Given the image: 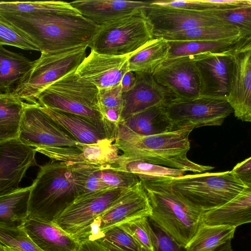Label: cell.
<instances>
[{"mask_svg": "<svg viewBox=\"0 0 251 251\" xmlns=\"http://www.w3.org/2000/svg\"><path fill=\"white\" fill-rule=\"evenodd\" d=\"M114 141V139L106 138L93 144L50 147L43 150L40 153L51 161L68 164L90 165L102 168L115 167L120 155Z\"/></svg>", "mask_w": 251, "mask_h": 251, "instance_id": "obj_17", "label": "cell"}, {"mask_svg": "<svg viewBox=\"0 0 251 251\" xmlns=\"http://www.w3.org/2000/svg\"><path fill=\"white\" fill-rule=\"evenodd\" d=\"M41 108L79 143L96 144L107 138L95 126L81 116L42 106Z\"/></svg>", "mask_w": 251, "mask_h": 251, "instance_id": "obj_25", "label": "cell"}, {"mask_svg": "<svg viewBox=\"0 0 251 251\" xmlns=\"http://www.w3.org/2000/svg\"><path fill=\"white\" fill-rule=\"evenodd\" d=\"M25 104L11 93L0 94V129L18 137Z\"/></svg>", "mask_w": 251, "mask_h": 251, "instance_id": "obj_34", "label": "cell"}, {"mask_svg": "<svg viewBox=\"0 0 251 251\" xmlns=\"http://www.w3.org/2000/svg\"><path fill=\"white\" fill-rule=\"evenodd\" d=\"M118 169L135 175L140 180L176 178L186 171L152 164L141 160H127L120 155L116 165Z\"/></svg>", "mask_w": 251, "mask_h": 251, "instance_id": "obj_33", "label": "cell"}, {"mask_svg": "<svg viewBox=\"0 0 251 251\" xmlns=\"http://www.w3.org/2000/svg\"><path fill=\"white\" fill-rule=\"evenodd\" d=\"M149 3L121 0H80L70 2L81 15L98 26L131 15Z\"/></svg>", "mask_w": 251, "mask_h": 251, "instance_id": "obj_21", "label": "cell"}, {"mask_svg": "<svg viewBox=\"0 0 251 251\" xmlns=\"http://www.w3.org/2000/svg\"><path fill=\"white\" fill-rule=\"evenodd\" d=\"M18 138L23 144L39 153L48 148L76 147L81 144L44 112L39 104L26 102Z\"/></svg>", "mask_w": 251, "mask_h": 251, "instance_id": "obj_12", "label": "cell"}, {"mask_svg": "<svg viewBox=\"0 0 251 251\" xmlns=\"http://www.w3.org/2000/svg\"><path fill=\"white\" fill-rule=\"evenodd\" d=\"M97 241L110 244L126 251H138V243L120 226L109 229L104 233L102 238Z\"/></svg>", "mask_w": 251, "mask_h": 251, "instance_id": "obj_43", "label": "cell"}, {"mask_svg": "<svg viewBox=\"0 0 251 251\" xmlns=\"http://www.w3.org/2000/svg\"><path fill=\"white\" fill-rule=\"evenodd\" d=\"M0 17L25 34L44 54L88 47L99 27L81 15L0 11Z\"/></svg>", "mask_w": 251, "mask_h": 251, "instance_id": "obj_1", "label": "cell"}, {"mask_svg": "<svg viewBox=\"0 0 251 251\" xmlns=\"http://www.w3.org/2000/svg\"><path fill=\"white\" fill-rule=\"evenodd\" d=\"M249 37L219 41H168L170 46L168 59L208 52H232Z\"/></svg>", "mask_w": 251, "mask_h": 251, "instance_id": "obj_27", "label": "cell"}, {"mask_svg": "<svg viewBox=\"0 0 251 251\" xmlns=\"http://www.w3.org/2000/svg\"><path fill=\"white\" fill-rule=\"evenodd\" d=\"M5 251H18L9 247H4Z\"/></svg>", "mask_w": 251, "mask_h": 251, "instance_id": "obj_51", "label": "cell"}, {"mask_svg": "<svg viewBox=\"0 0 251 251\" xmlns=\"http://www.w3.org/2000/svg\"><path fill=\"white\" fill-rule=\"evenodd\" d=\"M16 138H18V137L0 129V143Z\"/></svg>", "mask_w": 251, "mask_h": 251, "instance_id": "obj_47", "label": "cell"}, {"mask_svg": "<svg viewBox=\"0 0 251 251\" xmlns=\"http://www.w3.org/2000/svg\"><path fill=\"white\" fill-rule=\"evenodd\" d=\"M88 46L80 47L53 53H41L33 61L11 93L23 101L39 104L37 98L51 84L76 70L86 57Z\"/></svg>", "mask_w": 251, "mask_h": 251, "instance_id": "obj_7", "label": "cell"}, {"mask_svg": "<svg viewBox=\"0 0 251 251\" xmlns=\"http://www.w3.org/2000/svg\"><path fill=\"white\" fill-rule=\"evenodd\" d=\"M93 174L109 187L128 189L136 184L140 179L134 174L120 170L116 167L94 169Z\"/></svg>", "mask_w": 251, "mask_h": 251, "instance_id": "obj_37", "label": "cell"}, {"mask_svg": "<svg viewBox=\"0 0 251 251\" xmlns=\"http://www.w3.org/2000/svg\"><path fill=\"white\" fill-rule=\"evenodd\" d=\"M201 221L210 225L237 226L251 222V188L247 187L232 200L210 210L203 211Z\"/></svg>", "mask_w": 251, "mask_h": 251, "instance_id": "obj_23", "label": "cell"}, {"mask_svg": "<svg viewBox=\"0 0 251 251\" xmlns=\"http://www.w3.org/2000/svg\"><path fill=\"white\" fill-rule=\"evenodd\" d=\"M226 100L238 119L251 122V37L232 53Z\"/></svg>", "mask_w": 251, "mask_h": 251, "instance_id": "obj_14", "label": "cell"}, {"mask_svg": "<svg viewBox=\"0 0 251 251\" xmlns=\"http://www.w3.org/2000/svg\"><path fill=\"white\" fill-rule=\"evenodd\" d=\"M247 187L231 171L196 173L171 178L173 191L202 211L225 204Z\"/></svg>", "mask_w": 251, "mask_h": 251, "instance_id": "obj_6", "label": "cell"}, {"mask_svg": "<svg viewBox=\"0 0 251 251\" xmlns=\"http://www.w3.org/2000/svg\"><path fill=\"white\" fill-rule=\"evenodd\" d=\"M166 105H156L135 114L120 122L133 132L150 136L172 131V125Z\"/></svg>", "mask_w": 251, "mask_h": 251, "instance_id": "obj_24", "label": "cell"}, {"mask_svg": "<svg viewBox=\"0 0 251 251\" xmlns=\"http://www.w3.org/2000/svg\"><path fill=\"white\" fill-rule=\"evenodd\" d=\"M99 89L72 72L58 79L38 97L43 107L75 114L86 119L109 139L115 130L104 119L98 101Z\"/></svg>", "mask_w": 251, "mask_h": 251, "instance_id": "obj_5", "label": "cell"}, {"mask_svg": "<svg viewBox=\"0 0 251 251\" xmlns=\"http://www.w3.org/2000/svg\"><path fill=\"white\" fill-rule=\"evenodd\" d=\"M24 227L42 251H77L79 243L52 222L27 218Z\"/></svg>", "mask_w": 251, "mask_h": 251, "instance_id": "obj_22", "label": "cell"}, {"mask_svg": "<svg viewBox=\"0 0 251 251\" xmlns=\"http://www.w3.org/2000/svg\"><path fill=\"white\" fill-rule=\"evenodd\" d=\"M127 189L110 188L80 194L52 222L79 243L94 219L114 204Z\"/></svg>", "mask_w": 251, "mask_h": 251, "instance_id": "obj_9", "label": "cell"}, {"mask_svg": "<svg viewBox=\"0 0 251 251\" xmlns=\"http://www.w3.org/2000/svg\"><path fill=\"white\" fill-rule=\"evenodd\" d=\"M232 173L247 187L251 188V157L237 164Z\"/></svg>", "mask_w": 251, "mask_h": 251, "instance_id": "obj_44", "label": "cell"}, {"mask_svg": "<svg viewBox=\"0 0 251 251\" xmlns=\"http://www.w3.org/2000/svg\"><path fill=\"white\" fill-rule=\"evenodd\" d=\"M144 8L99 26L88 47L98 53L114 56L135 52L154 38Z\"/></svg>", "mask_w": 251, "mask_h": 251, "instance_id": "obj_8", "label": "cell"}, {"mask_svg": "<svg viewBox=\"0 0 251 251\" xmlns=\"http://www.w3.org/2000/svg\"><path fill=\"white\" fill-rule=\"evenodd\" d=\"M130 235L140 246L154 251L150 235L148 217H143L126 223L120 226Z\"/></svg>", "mask_w": 251, "mask_h": 251, "instance_id": "obj_41", "label": "cell"}, {"mask_svg": "<svg viewBox=\"0 0 251 251\" xmlns=\"http://www.w3.org/2000/svg\"><path fill=\"white\" fill-rule=\"evenodd\" d=\"M192 130L185 129L142 136L119 122L113 143L123 152L121 156L125 160H141L196 173L213 169V167L199 164L188 158L190 149L189 136Z\"/></svg>", "mask_w": 251, "mask_h": 251, "instance_id": "obj_2", "label": "cell"}, {"mask_svg": "<svg viewBox=\"0 0 251 251\" xmlns=\"http://www.w3.org/2000/svg\"><path fill=\"white\" fill-rule=\"evenodd\" d=\"M80 165L51 161L39 166L31 186L28 218L52 222L80 193Z\"/></svg>", "mask_w": 251, "mask_h": 251, "instance_id": "obj_3", "label": "cell"}, {"mask_svg": "<svg viewBox=\"0 0 251 251\" xmlns=\"http://www.w3.org/2000/svg\"><path fill=\"white\" fill-rule=\"evenodd\" d=\"M151 2L158 5L197 11H212L239 7L213 2L210 0H155Z\"/></svg>", "mask_w": 251, "mask_h": 251, "instance_id": "obj_40", "label": "cell"}, {"mask_svg": "<svg viewBox=\"0 0 251 251\" xmlns=\"http://www.w3.org/2000/svg\"><path fill=\"white\" fill-rule=\"evenodd\" d=\"M236 227L227 225H210L201 222L185 249L186 251H214L235 234Z\"/></svg>", "mask_w": 251, "mask_h": 251, "instance_id": "obj_30", "label": "cell"}, {"mask_svg": "<svg viewBox=\"0 0 251 251\" xmlns=\"http://www.w3.org/2000/svg\"><path fill=\"white\" fill-rule=\"evenodd\" d=\"M219 17L238 27L244 37L251 36V5L220 10Z\"/></svg>", "mask_w": 251, "mask_h": 251, "instance_id": "obj_39", "label": "cell"}, {"mask_svg": "<svg viewBox=\"0 0 251 251\" xmlns=\"http://www.w3.org/2000/svg\"><path fill=\"white\" fill-rule=\"evenodd\" d=\"M36 152L19 138L0 143V196L20 188L28 169L37 165Z\"/></svg>", "mask_w": 251, "mask_h": 251, "instance_id": "obj_18", "label": "cell"}, {"mask_svg": "<svg viewBox=\"0 0 251 251\" xmlns=\"http://www.w3.org/2000/svg\"><path fill=\"white\" fill-rule=\"evenodd\" d=\"M32 63L22 53L0 46V94L12 92Z\"/></svg>", "mask_w": 251, "mask_h": 251, "instance_id": "obj_29", "label": "cell"}, {"mask_svg": "<svg viewBox=\"0 0 251 251\" xmlns=\"http://www.w3.org/2000/svg\"><path fill=\"white\" fill-rule=\"evenodd\" d=\"M242 37L244 36L238 27L226 24L197 27L166 34L160 37L167 41H219Z\"/></svg>", "mask_w": 251, "mask_h": 251, "instance_id": "obj_31", "label": "cell"}, {"mask_svg": "<svg viewBox=\"0 0 251 251\" xmlns=\"http://www.w3.org/2000/svg\"><path fill=\"white\" fill-rule=\"evenodd\" d=\"M165 108L172 125V131L219 126L233 112L226 100L202 96L184 100H173Z\"/></svg>", "mask_w": 251, "mask_h": 251, "instance_id": "obj_10", "label": "cell"}, {"mask_svg": "<svg viewBox=\"0 0 251 251\" xmlns=\"http://www.w3.org/2000/svg\"><path fill=\"white\" fill-rule=\"evenodd\" d=\"M100 243L106 249L107 251H126L107 243Z\"/></svg>", "mask_w": 251, "mask_h": 251, "instance_id": "obj_49", "label": "cell"}, {"mask_svg": "<svg viewBox=\"0 0 251 251\" xmlns=\"http://www.w3.org/2000/svg\"><path fill=\"white\" fill-rule=\"evenodd\" d=\"M171 178L140 180L152 209L149 218L185 248L201 222L203 211L177 196L172 189Z\"/></svg>", "mask_w": 251, "mask_h": 251, "instance_id": "obj_4", "label": "cell"}, {"mask_svg": "<svg viewBox=\"0 0 251 251\" xmlns=\"http://www.w3.org/2000/svg\"><path fill=\"white\" fill-rule=\"evenodd\" d=\"M151 75L171 94L173 100H184L201 96L197 73L191 56L168 59Z\"/></svg>", "mask_w": 251, "mask_h": 251, "instance_id": "obj_15", "label": "cell"}, {"mask_svg": "<svg viewBox=\"0 0 251 251\" xmlns=\"http://www.w3.org/2000/svg\"><path fill=\"white\" fill-rule=\"evenodd\" d=\"M170 46L168 41L153 38L128 59V71L151 74L168 59Z\"/></svg>", "mask_w": 251, "mask_h": 251, "instance_id": "obj_26", "label": "cell"}, {"mask_svg": "<svg viewBox=\"0 0 251 251\" xmlns=\"http://www.w3.org/2000/svg\"><path fill=\"white\" fill-rule=\"evenodd\" d=\"M77 251H107L98 241L84 240L79 243Z\"/></svg>", "mask_w": 251, "mask_h": 251, "instance_id": "obj_45", "label": "cell"}, {"mask_svg": "<svg viewBox=\"0 0 251 251\" xmlns=\"http://www.w3.org/2000/svg\"><path fill=\"white\" fill-rule=\"evenodd\" d=\"M31 186L20 187L0 196V226L9 227L22 226L28 216Z\"/></svg>", "mask_w": 251, "mask_h": 251, "instance_id": "obj_28", "label": "cell"}, {"mask_svg": "<svg viewBox=\"0 0 251 251\" xmlns=\"http://www.w3.org/2000/svg\"><path fill=\"white\" fill-rule=\"evenodd\" d=\"M136 81L135 73L128 71L122 78L121 85L122 93L129 91L134 86Z\"/></svg>", "mask_w": 251, "mask_h": 251, "instance_id": "obj_46", "label": "cell"}, {"mask_svg": "<svg viewBox=\"0 0 251 251\" xmlns=\"http://www.w3.org/2000/svg\"><path fill=\"white\" fill-rule=\"evenodd\" d=\"M3 45L27 50L39 51L37 47L25 34L0 17V46Z\"/></svg>", "mask_w": 251, "mask_h": 251, "instance_id": "obj_38", "label": "cell"}, {"mask_svg": "<svg viewBox=\"0 0 251 251\" xmlns=\"http://www.w3.org/2000/svg\"><path fill=\"white\" fill-rule=\"evenodd\" d=\"M152 209L142 183L128 189L110 207L93 221L80 242L98 240L109 229L126 223L151 216Z\"/></svg>", "mask_w": 251, "mask_h": 251, "instance_id": "obj_11", "label": "cell"}, {"mask_svg": "<svg viewBox=\"0 0 251 251\" xmlns=\"http://www.w3.org/2000/svg\"><path fill=\"white\" fill-rule=\"evenodd\" d=\"M138 251H152L138 245Z\"/></svg>", "mask_w": 251, "mask_h": 251, "instance_id": "obj_50", "label": "cell"}, {"mask_svg": "<svg viewBox=\"0 0 251 251\" xmlns=\"http://www.w3.org/2000/svg\"><path fill=\"white\" fill-rule=\"evenodd\" d=\"M0 244L18 251H42L29 237L23 225L15 227L0 226Z\"/></svg>", "mask_w": 251, "mask_h": 251, "instance_id": "obj_36", "label": "cell"}, {"mask_svg": "<svg viewBox=\"0 0 251 251\" xmlns=\"http://www.w3.org/2000/svg\"><path fill=\"white\" fill-rule=\"evenodd\" d=\"M214 251H234L231 245V240L227 241L225 244L218 247Z\"/></svg>", "mask_w": 251, "mask_h": 251, "instance_id": "obj_48", "label": "cell"}, {"mask_svg": "<svg viewBox=\"0 0 251 251\" xmlns=\"http://www.w3.org/2000/svg\"><path fill=\"white\" fill-rule=\"evenodd\" d=\"M136 81L129 91L122 93V121L150 107L166 105L173 100L171 94L157 83L151 74L135 73Z\"/></svg>", "mask_w": 251, "mask_h": 251, "instance_id": "obj_20", "label": "cell"}, {"mask_svg": "<svg viewBox=\"0 0 251 251\" xmlns=\"http://www.w3.org/2000/svg\"><path fill=\"white\" fill-rule=\"evenodd\" d=\"M0 251H5L4 247L0 244Z\"/></svg>", "mask_w": 251, "mask_h": 251, "instance_id": "obj_52", "label": "cell"}, {"mask_svg": "<svg viewBox=\"0 0 251 251\" xmlns=\"http://www.w3.org/2000/svg\"><path fill=\"white\" fill-rule=\"evenodd\" d=\"M129 56L110 55L91 50L75 73L99 90L113 87L121 84L123 77L128 71Z\"/></svg>", "mask_w": 251, "mask_h": 251, "instance_id": "obj_19", "label": "cell"}, {"mask_svg": "<svg viewBox=\"0 0 251 251\" xmlns=\"http://www.w3.org/2000/svg\"><path fill=\"white\" fill-rule=\"evenodd\" d=\"M121 84L99 90L98 101L100 111L104 120L114 129L120 121L123 100Z\"/></svg>", "mask_w": 251, "mask_h": 251, "instance_id": "obj_35", "label": "cell"}, {"mask_svg": "<svg viewBox=\"0 0 251 251\" xmlns=\"http://www.w3.org/2000/svg\"><path fill=\"white\" fill-rule=\"evenodd\" d=\"M154 251H186L172 237L149 218Z\"/></svg>", "mask_w": 251, "mask_h": 251, "instance_id": "obj_42", "label": "cell"}, {"mask_svg": "<svg viewBox=\"0 0 251 251\" xmlns=\"http://www.w3.org/2000/svg\"><path fill=\"white\" fill-rule=\"evenodd\" d=\"M0 11L21 14L81 15L70 3L62 1H0Z\"/></svg>", "mask_w": 251, "mask_h": 251, "instance_id": "obj_32", "label": "cell"}, {"mask_svg": "<svg viewBox=\"0 0 251 251\" xmlns=\"http://www.w3.org/2000/svg\"><path fill=\"white\" fill-rule=\"evenodd\" d=\"M144 9L152 26L154 38L197 27L228 24L219 17L220 10L193 11L158 5L151 1Z\"/></svg>", "mask_w": 251, "mask_h": 251, "instance_id": "obj_13", "label": "cell"}, {"mask_svg": "<svg viewBox=\"0 0 251 251\" xmlns=\"http://www.w3.org/2000/svg\"><path fill=\"white\" fill-rule=\"evenodd\" d=\"M233 52L191 56L197 73L201 96L226 100Z\"/></svg>", "mask_w": 251, "mask_h": 251, "instance_id": "obj_16", "label": "cell"}]
</instances>
